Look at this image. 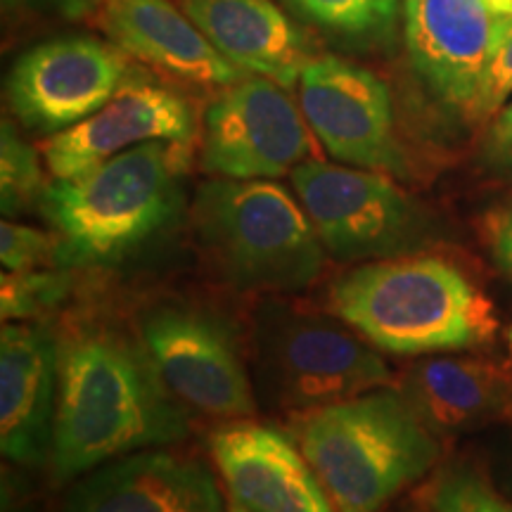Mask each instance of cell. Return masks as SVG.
<instances>
[{"label": "cell", "instance_id": "obj_6", "mask_svg": "<svg viewBox=\"0 0 512 512\" xmlns=\"http://www.w3.org/2000/svg\"><path fill=\"white\" fill-rule=\"evenodd\" d=\"M252 363L259 399L287 413L354 399L394 380L382 351L342 318L285 302L256 311Z\"/></svg>", "mask_w": 512, "mask_h": 512}, {"label": "cell", "instance_id": "obj_15", "mask_svg": "<svg viewBox=\"0 0 512 512\" xmlns=\"http://www.w3.org/2000/svg\"><path fill=\"white\" fill-rule=\"evenodd\" d=\"M60 337L43 320L0 330V451L12 463L38 467L53 451Z\"/></svg>", "mask_w": 512, "mask_h": 512}, {"label": "cell", "instance_id": "obj_8", "mask_svg": "<svg viewBox=\"0 0 512 512\" xmlns=\"http://www.w3.org/2000/svg\"><path fill=\"white\" fill-rule=\"evenodd\" d=\"M138 337L183 408L219 420L252 418L254 380L219 313L185 302L152 304L140 311Z\"/></svg>", "mask_w": 512, "mask_h": 512}, {"label": "cell", "instance_id": "obj_31", "mask_svg": "<svg viewBox=\"0 0 512 512\" xmlns=\"http://www.w3.org/2000/svg\"><path fill=\"white\" fill-rule=\"evenodd\" d=\"M508 344H510V351H512V328H510V332H508Z\"/></svg>", "mask_w": 512, "mask_h": 512}, {"label": "cell", "instance_id": "obj_20", "mask_svg": "<svg viewBox=\"0 0 512 512\" xmlns=\"http://www.w3.org/2000/svg\"><path fill=\"white\" fill-rule=\"evenodd\" d=\"M294 15L356 48L387 43L399 22V0H285Z\"/></svg>", "mask_w": 512, "mask_h": 512}, {"label": "cell", "instance_id": "obj_23", "mask_svg": "<svg viewBox=\"0 0 512 512\" xmlns=\"http://www.w3.org/2000/svg\"><path fill=\"white\" fill-rule=\"evenodd\" d=\"M72 292L67 268H34V271H3L0 278V313L5 323L43 320L62 306Z\"/></svg>", "mask_w": 512, "mask_h": 512}, {"label": "cell", "instance_id": "obj_21", "mask_svg": "<svg viewBox=\"0 0 512 512\" xmlns=\"http://www.w3.org/2000/svg\"><path fill=\"white\" fill-rule=\"evenodd\" d=\"M38 152L17 133V128L3 119L0 126V209L5 219H17L29 209L41 207L46 192Z\"/></svg>", "mask_w": 512, "mask_h": 512}, {"label": "cell", "instance_id": "obj_7", "mask_svg": "<svg viewBox=\"0 0 512 512\" xmlns=\"http://www.w3.org/2000/svg\"><path fill=\"white\" fill-rule=\"evenodd\" d=\"M292 185L325 252L342 264L427 252L437 240L427 211L382 171L309 159Z\"/></svg>", "mask_w": 512, "mask_h": 512}, {"label": "cell", "instance_id": "obj_3", "mask_svg": "<svg viewBox=\"0 0 512 512\" xmlns=\"http://www.w3.org/2000/svg\"><path fill=\"white\" fill-rule=\"evenodd\" d=\"M192 143H145L72 178H53L38 211L57 238V266L124 261L176 219Z\"/></svg>", "mask_w": 512, "mask_h": 512}, {"label": "cell", "instance_id": "obj_13", "mask_svg": "<svg viewBox=\"0 0 512 512\" xmlns=\"http://www.w3.org/2000/svg\"><path fill=\"white\" fill-rule=\"evenodd\" d=\"M197 126L190 102L166 83L131 74L91 117L43 143V162L53 178H72L145 143H192Z\"/></svg>", "mask_w": 512, "mask_h": 512}, {"label": "cell", "instance_id": "obj_16", "mask_svg": "<svg viewBox=\"0 0 512 512\" xmlns=\"http://www.w3.org/2000/svg\"><path fill=\"white\" fill-rule=\"evenodd\" d=\"M200 460L164 448L121 456L81 475L60 512H228Z\"/></svg>", "mask_w": 512, "mask_h": 512}, {"label": "cell", "instance_id": "obj_11", "mask_svg": "<svg viewBox=\"0 0 512 512\" xmlns=\"http://www.w3.org/2000/svg\"><path fill=\"white\" fill-rule=\"evenodd\" d=\"M508 22L489 0H403L408 60L441 110L482 121L486 74Z\"/></svg>", "mask_w": 512, "mask_h": 512}, {"label": "cell", "instance_id": "obj_18", "mask_svg": "<svg viewBox=\"0 0 512 512\" xmlns=\"http://www.w3.org/2000/svg\"><path fill=\"white\" fill-rule=\"evenodd\" d=\"M399 392L437 437L512 422V363L439 356L403 373Z\"/></svg>", "mask_w": 512, "mask_h": 512}, {"label": "cell", "instance_id": "obj_14", "mask_svg": "<svg viewBox=\"0 0 512 512\" xmlns=\"http://www.w3.org/2000/svg\"><path fill=\"white\" fill-rule=\"evenodd\" d=\"M209 453L233 503L249 512H337L290 432L247 418L209 434Z\"/></svg>", "mask_w": 512, "mask_h": 512}, {"label": "cell", "instance_id": "obj_24", "mask_svg": "<svg viewBox=\"0 0 512 512\" xmlns=\"http://www.w3.org/2000/svg\"><path fill=\"white\" fill-rule=\"evenodd\" d=\"M0 261L5 271H34L57 264V238L15 219L0 223Z\"/></svg>", "mask_w": 512, "mask_h": 512}, {"label": "cell", "instance_id": "obj_27", "mask_svg": "<svg viewBox=\"0 0 512 512\" xmlns=\"http://www.w3.org/2000/svg\"><path fill=\"white\" fill-rule=\"evenodd\" d=\"M479 235L491 264L512 283V200L486 211L479 223Z\"/></svg>", "mask_w": 512, "mask_h": 512}, {"label": "cell", "instance_id": "obj_10", "mask_svg": "<svg viewBox=\"0 0 512 512\" xmlns=\"http://www.w3.org/2000/svg\"><path fill=\"white\" fill-rule=\"evenodd\" d=\"M133 72L131 57L112 41L57 36L17 57L5 79V98L27 131L55 136L107 105Z\"/></svg>", "mask_w": 512, "mask_h": 512}, {"label": "cell", "instance_id": "obj_29", "mask_svg": "<svg viewBox=\"0 0 512 512\" xmlns=\"http://www.w3.org/2000/svg\"><path fill=\"white\" fill-rule=\"evenodd\" d=\"M491 8L503 12V15H512V0H489Z\"/></svg>", "mask_w": 512, "mask_h": 512}, {"label": "cell", "instance_id": "obj_2", "mask_svg": "<svg viewBox=\"0 0 512 512\" xmlns=\"http://www.w3.org/2000/svg\"><path fill=\"white\" fill-rule=\"evenodd\" d=\"M328 306L382 354L472 351L498 335L491 297L475 275L444 254L358 264L330 285Z\"/></svg>", "mask_w": 512, "mask_h": 512}, {"label": "cell", "instance_id": "obj_9", "mask_svg": "<svg viewBox=\"0 0 512 512\" xmlns=\"http://www.w3.org/2000/svg\"><path fill=\"white\" fill-rule=\"evenodd\" d=\"M302 107L287 88L247 74L219 88L202 117L200 164L216 178H278L309 162L311 138Z\"/></svg>", "mask_w": 512, "mask_h": 512}, {"label": "cell", "instance_id": "obj_25", "mask_svg": "<svg viewBox=\"0 0 512 512\" xmlns=\"http://www.w3.org/2000/svg\"><path fill=\"white\" fill-rule=\"evenodd\" d=\"M479 164L491 176L512 181V98L489 119L479 145Z\"/></svg>", "mask_w": 512, "mask_h": 512}, {"label": "cell", "instance_id": "obj_12", "mask_svg": "<svg viewBox=\"0 0 512 512\" xmlns=\"http://www.w3.org/2000/svg\"><path fill=\"white\" fill-rule=\"evenodd\" d=\"M297 91L306 124L335 162L403 174L394 100L375 72L335 55L311 57Z\"/></svg>", "mask_w": 512, "mask_h": 512}, {"label": "cell", "instance_id": "obj_4", "mask_svg": "<svg viewBox=\"0 0 512 512\" xmlns=\"http://www.w3.org/2000/svg\"><path fill=\"white\" fill-rule=\"evenodd\" d=\"M287 432L337 512H380L430 475L441 456L439 437L399 387L292 413Z\"/></svg>", "mask_w": 512, "mask_h": 512}, {"label": "cell", "instance_id": "obj_30", "mask_svg": "<svg viewBox=\"0 0 512 512\" xmlns=\"http://www.w3.org/2000/svg\"><path fill=\"white\" fill-rule=\"evenodd\" d=\"M228 512H249V510H245V508H240V505H238V503H233V505H230V508H228Z\"/></svg>", "mask_w": 512, "mask_h": 512}, {"label": "cell", "instance_id": "obj_1", "mask_svg": "<svg viewBox=\"0 0 512 512\" xmlns=\"http://www.w3.org/2000/svg\"><path fill=\"white\" fill-rule=\"evenodd\" d=\"M188 408L152 366L138 332L76 323L60 337V392L50 467L69 482L95 467L188 437Z\"/></svg>", "mask_w": 512, "mask_h": 512}, {"label": "cell", "instance_id": "obj_22", "mask_svg": "<svg viewBox=\"0 0 512 512\" xmlns=\"http://www.w3.org/2000/svg\"><path fill=\"white\" fill-rule=\"evenodd\" d=\"M420 498L427 512H512V498L501 494L479 467L467 463L441 467Z\"/></svg>", "mask_w": 512, "mask_h": 512}, {"label": "cell", "instance_id": "obj_17", "mask_svg": "<svg viewBox=\"0 0 512 512\" xmlns=\"http://www.w3.org/2000/svg\"><path fill=\"white\" fill-rule=\"evenodd\" d=\"M95 22L131 60L174 81L226 88L247 76L171 0H100Z\"/></svg>", "mask_w": 512, "mask_h": 512}, {"label": "cell", "instance_id": "obj_5", "mask_svg": "<svg viewBox=\"0 0 512 512\" xmlns=\"http://www.w3.org/2000/svg\"><path fill=\"white\" fill-rule=\"evenodd\" d=\"M192 230L207 266L238 292L304 290L328 254L299 197L271 178L202 183Z\"/></svg>", "mask_w": 512, "mask_h": 512}, {"label": "cell", "instance_id": "obj_26", "mask_svg": "<svg viewBox=\"0 0 512 512\" xmlns=\"http://www.w3.org/2000/svg\"><path fill=\"white\" fill-rule=\"evenodd\" d=\"M100 0H0L8 22H27L36 17H57L67 22L95 19Z\"/></svg>", "mask_w": 512, "mask_h": 512}, {"label": "cell", "instance_id": "obj_28", "mask_svg": "<svg viewBox=\"0 0 512 512\" xmlns=\"http://www.w3.org/2000/svg\"><path fill=\"white\" fill-rule=\"evenodd\" d=\"M512 98V15L505 27L501 43L486 74L484 98H482V121H489Z\"/></svg>", "mask_w": 512, "mask_h": 512}, {"label": "cell", "instance_id": "obj_19", "mask_svg": "<svg viewBox=\"0 0 512 512\" xmlns=\"http://www.w3.org/2000/svg\"><path fill=\"white\" fill-rule=\"evenodd\" d=\"M181 8L228 62L287 91L313 57L304 31L273 0H181Z\"/></svg>", "mask_w": 512, "mask_h": 512}]
</instances>
